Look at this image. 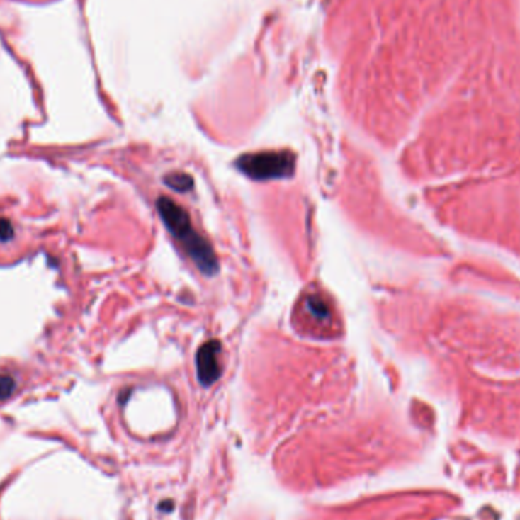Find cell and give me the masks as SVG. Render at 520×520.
<instances>
[{
  "instance_id": "2",
  "label": "cell",
  "mask_w": 520,
  "mask_h": 520,
  "mask_svg": "<svg viewBox=\"0 0 520 520\" xmlns=\"http://www.w3.org/2000/svg\"><path fill=\"white\" fill-rule=\"evenodd\" d=\"M236 168L253 180H278L295 171V155L288 151L245 154L236 160Z\"/></svg>"
},
{
  "instance_id": "4",
  "label": "cell",
  "mask_w": 520,
  "mask_h": 520,
  "mask_svg": "<svg viewBox=\"0 0 520 520\" xmlns=\"http://www.w3.org/2000/svg\"><path fill=\"white\" fill-rule=\"evenodd\" d=\"M306 305V310L307 314L315 318L317 322H329L332 318V312H330V306L327 301L320 297V295H309L305 300Z\"/></svg>"
},
{
  "instance_id": "5",
  "label": "cell",
  "mask_w": 520,
  "mask_h": 520,
  "mask_svg": "<svg viewBox=\"0 0 520 520\" xmlns=\"http://www.w3.org/2000/svg\"><path fill=\"white\" fill-rule=\"evenodd\" d=\"M164 184L176 192H187L193 187V179L189 174L175 172L164 176Z\"/></svg>"
},
{
  "instance_id": "3",
  "label": "cell",
  "mask_w": 520,
  "mask_h": 520,
  "mask_svg": "<svg viewBox=\"0 0 520 520\" xmlns=\"http://www.w3.org/2000/svg\"><path fill=\"white\" fill-rule=\"evenodd\" d=\"M222 351L220 341H207L196 353V373L203 387H210L221 376L220 355Z\"/></svg>"
},
{
  "instance_id": "6",
  "label": "cell",
  "mask_w": 520,
  "mask_h": 520,
  "mask_svg": "<svg viewBox=\"0 0 520 520\" xmlns=\"http://www.w3.org/2000/svg\"><path fill=\"white\" fill-rule=\"evenodd\" d=\"M17 388L16 380L8 374H0V400H6L14 394Z\"/></svg>"
},
{
  "instance_id": "1",
  "label": "cell",
  "mask_w": 520,
  "mask_h": 520,
  "mask_svg": "<svg viewBox=\"0 0 520 520\" xmlns=\"http://www.w3.org/2000/svg\"><path fill=\"white\" fill-rule=\"evenodd\" d=\"M157 212L168 232L181 245L192 262L200 268V271L205 276L216 274L220 264L215 249L207 239L195 230L189 213L169 198H159Z\"/></svg>"
},
{
  "instance_id": "7",
  "label": "cell",
  "mask_w": 520,
  "mask_h": 520,
  "mask_svg": "<svg viewBox=\"0 0 520 520\" xmlns=\"http://www.w3.org/2000/svg\"><path fill=\"white\" fill-rule=\"evenodd\" d=\"M14 237V227L5 217H0V242H9Z\"/></svg>"
}]
</instances>
